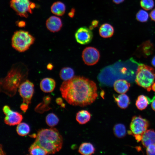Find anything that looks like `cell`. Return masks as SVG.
<instances>
[{"label": "cell", "instance_id": "cell-1", "mask_svg": "<svg viewBox=\"0 0 155 155\" xmlns=\"http://www.w3.org/2000/svg\"><path fill=\"white\" fill-rule=\"evenodd\" d=\"M96 83L89 79L74 76L64 81L60 90L63 98L70 105L84 107L93 103L98 97Z\"/></svg>", "mask_w": 155, "mask_h": 155}, {"label": "cell", "instance_id": "cell-2", "mask_svg": "<svg viewBox=\"0 0 155 155\" xmlns=\"http://www.w3.org/2000/svg\"><path fill=\"white\" fill-rule=\"evenodd\" d=\"M29 69L24 63L20 62L13 64L7 75L0 79V91L11 97L16 94L17 89L26 80Z\"/></svg>", "mask_w": 155, "mask_h": 155}, {"label": "cell", "instance_id": "cell-3", "mask_svg": "<svg viewBox=\"0 0 155 155\" xmlns=\"http://www.w3.org/2000/svg\"><path fill=\"white\" fill-rule=\"evenodd\" d=\"M63 142L62 137L58 130L51 127L40 130L34 143L42 148L49 154L59 151L62 148Z\"/></svg>", "mask_w": 155, "mask_h": 155}, {"label": "cell", "instance_id": "cell-4", "mask_svg": "<svg viewBox=\"0 0 155 155\" xmlns=\"http://www.w3.org/2000/svg\"><path fill=\"white\" fill-rule=\"evenodd\" d=\"M135 82L139 86L146 89L151 90V86L155 80V72L152 67L144 64H140L136 73Z\"/></svg>", "mask_w": 155, "mask_h": 155}, {"label": "cell", "instance_id": "cell-5", "mask_svg": "<svg viewBox=\"0 0 155 155\" xmlns=\"http://www.w3.org/2000/svg\"><path fill=\"white\" fill-rule=\"evenodd\" d=\"M35 40V38L27 31L23 30L14 32L11 38L12 47L20 52L28 50Z\"/></svg>", "mask_w": 155, "mask_h": 155}, {"label": "cell", "instance_id": "cell-6", "mask_svg": "<svg viewBox=\"0 0 155 155\" xmlns=\"http://www.w3.org/2000/svg\"><path fill=\"white\" fill-rule=\"evenodd\" d=\"M18 88V92L23 100L20 108L25 112L28 109V104L31 103L34 93V85L32 82L26 80L21 84Z\"/></svg>", "mask_w": 155, "mask_h": 155}, {"label": "cell", "instance_id": "cell-7", "mask_svg": "<svg viewBox=\"0 0 155 155\" xmlns=\"http://www.w3.org/2000/svg\"><path fill=\"white\" fill-rule=\"evenodd\" d=\"M149 125V121L141 116H135L133 117L130 125V130L129 134L135 135L142 134L147 130Z\"/></svg>", "mask_w": 155, "mask_h": 155}, {"label": "cell", "instance_id": "cell-8", "mask_svg": "<svg viewBox=\"0 0 155 155\" xmlns=\"http://www.w3.org/2000/svg\"><path fill=\"white\" fill-rule=\"evenodd\" d=\"M10 6L18 15L25 18L28 17L29 13H32L31 9L35 6L29 0H11Z\"/></svg>", "mask_w": 155, "mask_h": 155}, {"label": "cell", "instance_id": "cell-9", "mask_svg": "<svg viewBox=\"0 0 155 155\" xmlns=\"http://www.w3.org/2000/svg\"><path fill=\"white\" fill-rule=\"evenodd\" d=\"M100 54L98 50L93 47H88L83 51L82 57L84 63L88 65H92L96 64L100 58Z\"/></svg>", "mask_w": 155, "mask_h": 155}, {"label": "cell", "instance_id": "cell-10", "mask_svg": "<svg viewBox=\"0 0 155 155\" xmlns=\"http://www.w3.org/2000/svg\"><path fill=\"white\" fill-rule=\"evenodd\" d=\"M3 111L5 115L4 123L7 125L10 126L18 125L20 123L23 119L21 114L12 111L8 105H6L3 107Z\"/></svg>", "mask_w": 155, "mask_h": 155}, {"label": "cell", "instance_id": "cell-11", "mask_svg": "<svg viewBox=\"0 0 155 155\" xmlns=\"http://www.w3.org/2000/svg\"><path fill=\"white\" fill-rule=\"evenodd\" d=\"M77 42L82 44H88L92 41L93 34L91 30L85 26L79 28L75 34Z\"/></svg>", "mask_w": 155, "mask_h": 155}, {"label": "cell", "instance_id": "cell-12", "mask_svg": "<svg viewBox=\"0 0 155 155\" xmlns=\"http://www.w3.org/2000/svg\"><path fill=\"white\" fill-rule=\"evenodd\" d=\"M46 25L48 30L51 32H57L61 29L62 26V23L59 18L53 16L47 20Z\"/></svg>", "mask_w": 155, "mask_h": 155}, {"label": "cell", "instance_id": "cell-13", "mask_svg": "<svg viewBox=\"0 0 155 155\" xmlns=\"http://www.w3.org/2000/svg\"><path fill=\"white\" fill-rule=\"evenodd\" d=\"M55 81L53 79L49 78L43 79L40 84L41 90L45 93L52 92L55 89Z\"/></svg>", "mask_w": 155, "mask_h": 155}, {"label": "cell", "instance_id": "cell-14", "mask_svg": "<svg viewBox=\"0 0 155 155\" xmlns=\"http://www.w3.org/2000/svg\"><path fill=\"white\" fill-rule=\"evenodd\" d=\"M141 141L145 148L151 144H155V131L153 129L147 130L142 134Z\"/></svg>", "mask_w": 155, "mask_h": 155}, {"label": "cell", "instance_id": "cell-15", "mask_svg": "<svg viewBox=\"0 0 155 155\" xmlns=\"http://www.w3.org/2000/svg\"><path fill=\"white\" fill-rule=\"evenodd\" d=\"M130 86V83L124 79L117 80L114 82L113 84L115 91L120 94H125L127 92Z\"/></svg>", "mask_w": 155, "mask_h": 155}, {"label": "cell", "instance_id": "cell-16", "mask_svg": "<svg viewBox=\"0 0 155 155\" xmlns=\"http://www.w3.org/2000/svg\"><path fill=\"white\" fill-rule=\"evenodd\" d=\"M99 34L102 37L109 38L112 36L114 33L113 27L110 24L105 23L102 24L99 30Z\"/></svg>", "mask_w": 155, "mask_h": 155}, {"label": "cell", "instance_id": "cell-17", "mask_svg": "<svg viewBox=\"0 0 155 155\" xmlns=\"http://www.w3.org/2000/svg\"><path fill=\"white\" fill-rule=\"evenodd\" d=\"M115 101L118 106L123 109L127 108L130 103L129 97L124 94H121L117 97L113 96Z\"/></svg>", "mask_w": 155, "mask_h": 155}, {"label": "cell", "instance_id": "cell-18", "mask_svg": "<svg viewBox=\"0 0 155 155\" xmlns=\"http://www.w3.org/2000/svg\"><path fill=\"white\" fill-rule=\"evenodd\" d=\"M95 151L93 145L90 142H84L79 147L78 152L83 155H90L94 154Z\"/></svg>", "mask_w": 155, "mask_h": 155}, {"label": "cell", "instance_id": "cell-19", "mask_svg": "<svg viewBox=\"0 0 155 155\" xmlns=\"http://www.w3.org/2000/svg\"><path fill=\"white\" fill-rule=\"evenodd\" d=\"M91 117L90 113L86 110H82L77 113L76 119L80 124H84L90 121Z\"/></svg>", "mask_w": 155, "mask_h": 155}, {"label": "cell", "instance_id": "cell-20", "mask_svg": "<svg viewBox=\"0 0 155 155\" xmlns=\"http://www.w3.org/2000/svg\"><path fill=\"white\" fill-rule=\"evenodd\" d=\"M65 5L59 1L54 2L51 7V11L52 13L59 16L63 15L65 13Z\"/></svg>", "mask_w": 155, "mask_h": 155}, {"label": "cell", "instance_id": "cell-21", "mask_svg": "<svg viewBox=\"0 0 155 155\" xmlns=\"http://www.w3.org/2000/svg\"><path fill=\"white\" fill-rule=\"evenodd\" d=\"M73 70L70 67H64L62 68L59 72L60 78L64 81L69 80L74 76Z\"/></svg>", "mask_w": 155, "mask_h": 155}, {"label": "cell", "instance_id": "cell-22", "mask_svg": "<svg viewBox=\"0 0 155 155\" xmlns=\"http://www.w3.org/2000/svg\"><path fill=\"white\" fill-rule=\"evenodd\" d=\"M113 132L115 136L118 138H122L126 134V129L125 125L121 123H117L113 127Z\"/></svg>", "mask_w": 155, "mask_h": 155}, {"label": "cell", "instance_id": "cell-23", "mask_svg": "<svg viewBox=\"0 0 155 155\" xmlns=\"http://www.w3.org/2000/svg\"><path fill=\"white\" fill-rule=\"evenodd\" d=\"M149 104L148 98L143 95H140L138 97L135 102L136 106L140 110L145 109Z\"/></svg>", "mask_w": 155, "mask_h": 155}, {"label": "cell", "instance_id": "cell-24", "mask_svg": "<svg viewBox=\"0 0 155 155\" xmlns=\"http://www.w3.org/2000/svg\"><path fill=\"white\" fill-rule=\"evenodd\" d=\"M28 151L30 155H45L48 154V152L42 148L34 143L30 146Z\"/></svg>", "mask_w": 155, "mask_h": 155}, {"label": "cell", "instance_id": "cell-25", "mask_svg": "<svg viewBox=\"0 0 155 155\" xmlns=\"http://www.w3.org/2000/svg\"><path fill=\"white\" fill-rule=\"evenodd\" d=\"M16 130L19 135L23 136L27 135L29 133L30 128L26 123H21L18 125Z\"/></svg>", "mask_w": 155, "mask_h": 155}, {"label": "cell", "instance_id": "cell-26", "mask_svg": "<svg viewBox=\"0 0 155 155\" xmlns=\"http://www.w3.org/2000/svg\"><path fill=\"white\" fill-rule=\"evenodd\" d=\"M59 121L57 117L53 113L48 114L46 118V122L50 127H53L57 125Z\"/></svg>", "mask_w": 155, "mask_h": 155}, {"label": "cell", "instance_id": "cell-27", "mask_svg": "<svg viewBox=\"0 0 155 155\" xmlns=\"http://www.w3.org/2000/svg\"><path fill=\"white\" fill-rule=\"evenodd\" d=\"M136 18L139 22H146L148 19L149 14L145 10L140 9L136 13Z\"/></svg>", "mask_w": 155, "mask_h": 155}, {"label": "cell", "instance_id": "cell-28", "mask_svg": "<svg viewBox=\"0 0 155 155\" xmlns=\"http://www.w3.org/2000/svg\"><path fill=\"white\" fill-rule=\"evenodd\" d=\"M140 4L142 8L147 11L151 9L154 5L153 0H141Z\"/></svg>", "mask_w": 155, "mask_h": 155}, {"label": "cell", "instance_id": "cell-29", "mask_svg": "<svg viewBox=\"0 0 155 155\" xmlns=\"http://www.w3.org/2000/svg\"><path fill=\"white\" fill-rule=\"evenodd\" d=\"M146 152L148 155H155V144H151L147 147Z\"/></svg>", "mask_w": 155, "mask_h": 155}, {"label": "cell", "instance_id": "cell-30", "mask_svg": "<svg viewBox=\"0 0 155 155\" xmlns=\"http://www.w3.org/2000/svg\"><path fill=\"white\" fill-rule=\"evenodd\" d=\"M99 21L97 20H94L92 21L91 23V25L90 26L89 28L91 30H93L94 28L98 26Z\"/></svg>", "mask_w": 155, "mask_h": 155}, {"label": "cell", "instance_id": "cell-31", "mask_svg": "<svg viewBox=\"0 0 155 155\" xmlns=\"http://www.w3.org/2000/svg\"><path fill=\"white\" fill-rule=\"evenodd\" d=\"M150 16L152 20L155 22V8L151 11L150 13Z\"/></svg>", "mask_w": 155, "mask_h": 155}, {"label": "cell", "instance_id": "cell-32", "mask_svg": "<svg viewBox=\"0 0 155 155\" xmlns=\"http://www.w3.org/2000/svg\"><path fill=\"white\" fill-rule=\"evenodd\" d=\"M75 12V9L74 8H72L68 13V16L71 18H73L74 16Z\"/></svg>", "mask_w": 155, "mask_h": 155}, {"label": "cell", "instance_id": "cell-33", "mask_svg": "<svg viewBox=\"0 0 155 155\" xmlns=\"http://www.w3.org/2000/svg\"><path fill=\"white\" fill-rule=\"evenodd\" d=\"M56 101L58 104L61 105L63 103L62 99L61 98H57L56 99Z\"/></svg>", "mask_w": 155, "mask_h": 155}, {"label": "cell", "instance_id": "cell-34", "mask_svg": "<svg viewBox=\"0 0 155 155\" xmlns=\"http://www.w3.org/2000/svg\"><path fill=\"white\" fill-rule=\"evenodd\" d=\"M113 2L116 4H119L122 3L125 0H112Z\"/></svg>", "mask_w": 155, "mask_h": 155}, {"label": "cell", "instance_id": "cell-35", "mask_svg": "<svg viewBox=\"0 0 155 155\" xmlns=\"http://www.w3.org/2000/svg\"><path fill=\"white\" fill-rule=\"evenodd\" d=\"M151 106L152 109L155 111V99L152 102Z\"/></svg>", "mask_w": 155, "mask_h": 155}, {"label": "cell", "instance_id": "cell-36", "mask_svg": "<svg viewBox=\"0 0 155 155\" xmlns=\"http://www.w3.org/2000/svg\"><path fill=\"white\" fill-rule=\"evenodd\" d=\"M53 67V65L51 63L48 64L47 66V68L49 70H51Z\"/></svg>", "mask_w": 155, "mask_h": 155}, {"label": "cell", "instance_id": "cell-37", "mask_svg": "<svg viewBox=\"0 0 155 155\" xmlns=\"http://www.w3.org/2000/svg\"><path fill=\"white\" fill-rule=\"evenodd\" d=\"M152 65L155 67V56L152 59Z\"/></svg>", "mask_w": 155, "mask_h": 155}, {"label": "cell", "instance_id": "cell-38", "mask_svg": "<svg viewBox=\"0 0 155 155\" xmlns=\"http://www.w3.org/2000/svg\"><path fill=\"white\" fill-rule=\"evenodd\" d=\"M151 89L153 91L155 92V82H154L151 86Z\"/></svg>", "mask_w": 155, "mask_h": 155}, {"label": "cell", "instance_id": "cell-39", "mask_svg": "<svg viewBox=\"0 0 155 155\" xmlns=\"http://www.w3.org/2000/svg\"><path fill=\"white\" fill-rule=\"evenodd\" d=\"M0 155H4L5 154V153L3 152V150H2V146L1 145V146H0Z\"/></svg>", "mask_w": 155, "mask_h": 155}]
</instances>
